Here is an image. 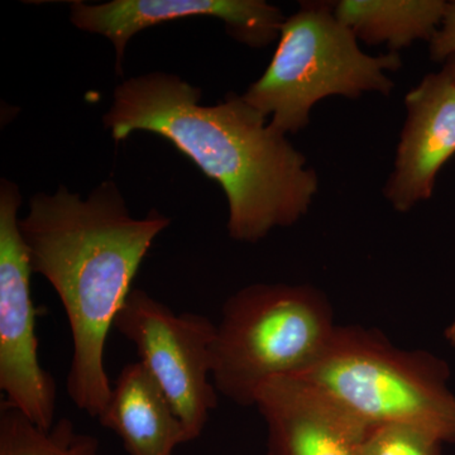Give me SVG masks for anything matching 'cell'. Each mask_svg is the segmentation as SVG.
<instances>
[{"mask_svg":"<svg viewBox=\"0 0 455 455\" xmlns=\"http://www.w3.org/2000/svg\"><path fill=\"white\" fill-rule=\"evenodd\" d=\"M200 98V89L178 75L131 77L114 90L104 124L116 140L136 131L163 137L217 181L235 241L256 243L307 215L319 190L307 157L242 95L217 106H202Z\"/></svg>","mask_w":455,"mask_h":455,"instance_id":"cell-1","label":"cell"},{"mask_svg":"<svg viewBox=\"0 0 455 455\" xmlns=\"http://www.w3.org/2000/svg\"><path fill=\"white\" fill-rule=\"evenodd\" d=\"M170 223L157 211L132 217L113 181L101 182L85 200L64 187L37 194L20 220L33 272L53 287L70 325L68 396L90 416L98 418L112 394L104 353L114 320L140 263Z\"/></svg>","mask_w":455,"mask_h":455,"instance_id":"cell-2","label":"cell"},{"mask_svg":"<svg viewBox=\"0 0 455 455\" xmlns=\"http://www.w3.org/2000/svg\"><path fill=\"white\" fill-rule=\"evenodd\" d=\"M366 427L407 424L455 444V395L445 362L397 348L379 331L337 326L313 366L298 374Z\"/></svg>","mask_w":455,"mask_h":455,"instance_id":"cell-3","label":"cell"},{"mask_svg":"<svg viewBox=\"0 0 455 455\" xmlns=\"http://www.w3.org/2000/svg\"><path fill=\"white\" fill-rule=\"evenodd\" d=\"M331 302L307 284L257 283L228 299L212 347L215 388L239 406L315 363L333 337Z\"/></svg>","mask_w":455,"mask_h":455,"instance_id":"cell-4","label":"cell"},{"mask_svg":"<svg viewBox=\"0 0 455 455\" xmlns=\"http://www.w3.org/2000/svg\"><path fill=\"white\" fill-rule=\"evenodd\" d=\"M401 66L396 52H363L355 33L334 16L331 3H301L300 11L284 20L267 70L242 97L286 136L309 125L311 109L323 99H357L372 92L388 97L395 83L387 73Z\"/></svg>","mask_w":455,"mask_h":455,"instance_id":"cell-5","label":"cell"},{"mask_svg":"<svg viewBox=\"0 0 455 455\" xmlns=\"http://www.w3.org/2000/svg\"><path fill=\"white\" fill-rule=\"evenodd\" d=\"M114 329L136 347L139 362L155 379L191 442L202 435L218 395L212 382L217 325L196 313L175 314L140 289H132Z\"/></svg>","mask_w":455,"mask_h":455,"instance_id":"cell-6","label":"cell"},{"mask_svg":"<svg viewBox=\"0 0 455 455\" xmlns=\"http://www.w3.org/2000/svg\"><path fill=\"white\" fill-rule=\"evenodd\" d=\"M20 188L0 182V390L3 403L20 410L42 429L53 427L56 386L41 367L31 295L33 272L20 232Z\"/></svg>","mask_w":455,"mask_h":455,"instance_id":"cell-7","label":"cell"},{"mask_svg":"<svg viewBox=\"0 0 455 455\" xmlns=\"http://www.w3.org/2000/svg\"><path fill=\"white\" fill-rule=\"evenodd\" d=\"M71 22L83 31L112 41L116 71L122 75L125 47L136 33L182 18L223 20L228 35L251 47H265L280 37L286 17L263 0H113L103 4L71 2Z\"/></svg>","mask_w":455,"mask_h":455,"instance_id":"cell-8","label":"cell"},{"mask_svg":"<svg viewBox=\"0 0 455 455\" xmlns=\"http://www.w3.org/2000/svg\"><path fill=\"white\" fill-rule=\"evenodd\" d=\"M405 106L395 169L383 188L400 212L433 196L436 175L455 155L454 80L445 70L427 75L406 95Z\"/></svg>","mask_w":455,"mask_h":455,"instance_id":"cell-9","label":"cell"},{"mask_svg":"<svg viewBox=\"0 0 455 455\" xmlns=\"http://www.w3.org/2000/svg\"><path fill=\"white\" fill-rule=\"evenodd\" d=\"M267 427V455H362L368 427L298 377H278L257 392Z\"/></svg>","mask_w":455,"mask_h":455,"instance_id":"cell-10","label":"cell"},{"mask_svg":"<svg viewBox=\"0 0 455 455\" xmlns=\"http://www.w3.org/2000/svg\"><path fill=\"white\" fill-rule=\"evenodd\" d=\"M99 423L121 438L128 455H173L191 442L184 424L139 361L123 368Z\"/></svg>","mask_w":455,"mask_h":455,"instance_id":"cell-11","label":"cell"},{"mask_svg":"<svg viewBox=\"0 0 455 455\" xmlns=\"http://www.w3.org/2000/svg\"><path fill=\"white\" fill-rule=\"evenodd\" d=\"M447 3L443 0H340L331 2L334 16L358 40L391 52L431 41L442 25Z\"/></svg>","mask_w":455,"mask_h":455,"instance_id":"cell-12","label":"cell"},{"mask_svg":"<svg viewBox=\"0 0 455 455\" xmlns=\"http://www.w3.org/2000/svg\"><path fill=\"white\" fill-rule=\"evenodd\" d=\"M0 455H104L100 443L80 433L68 418L42 429L20 410L0 407Z\"/></svg>","mask_w":455,"mask_h":455,"instance_id":"cell-13","label":"cell"},{"mask_svg":"<svg viewBox=\"0 0 455 455\" xmlns=\"http://www.w3.org/2000/svg\"><path fill=\"white\" fill-rule=\"evenodd\" d=\"M443 444L438 436L415 425H376L367 429L362 455H442Z\"/></svg>","mask_w":455,"mask_h":455,"instance_id":"cell-14","label":"cell"},{"mask_svg":"<svg viewBox=\"0 0 455 455\" xmlns=\"http://www.w3.org/2000/svg\"><path fill=\"white\" fill-rule=\"evenodd\" d=\"M455 55V2H448L442 28L430 41V57L434 61H445Z\"/></svg>","mask_w":455,"mask_h":455,"instance_id":"cell-15","label":"cell"},{"mask_svg":"<svg viewBox=\"0 0 455 455\" xmlns=\"http://www.w3.org/2000/svg\"><path fill=\"white\" fill-rule=\"evenodd\" d=\"M443 70L447 71L449 75H451V79L455 82V55L449 57L448 60H445V66Z\"/></svg>","mask_w":455,"mask_h":455,"instance_id":"cell-16","label":"cell"}]
</instances>
